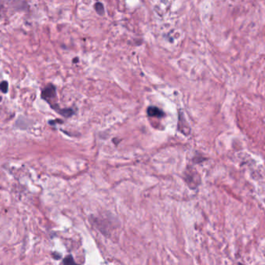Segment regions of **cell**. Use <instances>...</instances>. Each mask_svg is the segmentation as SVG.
Returning <instances> with one entry per match:
<instances>
[{"instance_id": "cell-1", "label": "cell", "mask_w": 265, "mask_h": 265, "mask_svg": "<svg viewBox=\"0 0 265 265\" xmlns=\"http://www.w3.org/2000/svg\"><path fill=\"white\" fill-rule=\"evenodd\" d=\"M41 96H42V98L44 99L45 101H47L49 103H51V101H55V99L56 98V89H55V87L54 86H52V85L48 86L43 90Z\"/></svg>"}, {"instance_id": "cell-2", "label": "cell", "mask_w": 265, "mask_h": 265, "mask_svg": "<svg viewBox=\"0 0 265 265\" xmlns=\"http://www.w3.org/2000/svg\"><path fill=\"white\" fill-rule=\"evenodd\" d=\"M147 113L150 117H161L164 116V113L162 110L159 109L156 107H149L147 110Z\"/></svg>"}, {"instance_id": "cell-3", "label": "cell", "mask_w": 265, "mask_h": 265, "mask_svg": "<svg viewBox=\"0 0 265 265\" xmlns=\"http://www.w3.org/2000/svg\"><path fill=\"white\" fill-rule=\"evenodd\" d=\"M62 264L63 265H80V264H78L76 261H74L73 257L72 256V255H68V256L65 257L64 258V260H63Z\"/></svg>"}, {"instance_id": "cell-4", "label": "cell", "mask_w": 265, "mask_h": 265, "mask_svg": "<svg viewBox=\"0 0 265 265\" xmlns=\"http://www.w3.org/2000/svg\"><path fill=\"white\" fill-rule=\"evenodd\" d=\"M94 8L96 9V13L100 15H103L104 13V9H103V6L101 2H97L94 6Z\"/></svg>"}, {"instance_id": "cell-5", "label": "cell", "mask_w": 265, "mask_h": 265, "mask_svg": "<svg viewBox=\"0 0 265 265\" xmlns=\"http://www.w3.org/2000/svg\"><path fill=\"white\" fill-rule=\"evenodd\" d=\"M0 89H1L4 93H6L8 91V83H7V82L4 81V82H2V83L0 84Z\"/></svg>"}, {"instance_id": "cell-6", "label": "cell", "mask_w": 265, "mask_h": 265, "mask_svg": "<svg viewBox=\"0 0 265 265\" xmlns=\"http://www.w3.org/2000/svg\"><path fill=\"white\" fill-rule=\"evenodd\" d=\"M238 265H243V264H240V263H239V264H238Z\"/></svg>"}]
</instances>
